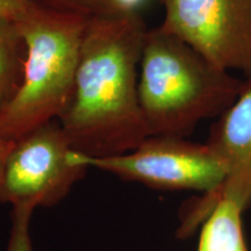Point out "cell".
<instances>
[{
    "label": "cell",
    "instance_id": "obj_13",
    "mask_svg": "<svg viewBox=\"0 0 251 251\" xmlns=\"http://www.w3.org/2000/svg\"><path fill=\"white\" fill-rule=\"evenodd\" d=\"M148 0H114L117 13H140V9L147 5Z\"/></svg>",
    "mask_w": 251,
    "mask_h": 251
},
{
    "label": "cell",
    "instance_id": "obj_11",
    "mask_svg": "<svg viewBox=\"0 0 251 251\" xmlns=\"http://www.w3.org/2000/svg\"><path fill=\"white\" fill-rule=\"evenodd\" d=\"M34 211L24 207L12 208V224L5 251H35L30 236V220Z\"/></svg>",
    "mask_w": 251,
    "mask_h": 251
},
{
    "label": "cell",
    "instance_id": "obj_3",
    "mask_svg": "<svg viewBox=\"0 0 251 251\" xmlns=\"http://www.w3.org/2000/svg\"><path fill=\"white\" fill-rule=\"evenodd\" d=\"M89 19L37 7L19 24L27 43L24 79L0 112V135L9 144L58 120L74 91L84 30Z\"/></svg>",
    "mask_w": 251,
    "mask_h": 251
},
{
    "label": "cell",
    "instance_id": "obj_6",
    "mask_svg": "<svg viewBox=\"0 0 251 251\" xmlns=\"http://www.w3.org/2000/svg\"><path fill=\"white\" fill-rule=\"evenodd\" d=\"M159 27L215 67L251 77V0H161Z\"/></svg>",
    "mask_w": 251,
    "mask_h": 251
},
{
    "label": "cell",
    "instance_id": "obj_5",
    "mask_svg": "<svg viewBox=\"0 0 251 251\" xmlns=\"http://www.w3.org/2000/svg\"><path fill=\"white\" fill-rule=\"evenodd\" d=\"M87 169L75 161L58 120L48 122L12 143L0 175V203L33 211L55 206Z\"/></svg>",
    "mask_w": 251,
    "mask_h": 251
},
{
    "label": "cell",
    "instance_id": "obj_1",
    "mask_svg": "<svg viewBox=\"0 0 251 251\" xmlns=\"http://www.w3.org/2000/svg\"><path fill=\"white\" fill-rule=\"evenodd\" d=\"M147 31L140 13L89 19L71 99L58 119L75 151L122 155L150 137L139 99Z\"/></svg>",
    "mask_w": 251,
    "mask_h": 251
},
{
    "label": "cell",
    "instance_id": "obj_14",
    "mask_svg": "<svg viewBox=\"0 0 251 251\" xmlns=\"http://www.w3.org/2000/svg\"><path fill=\"white\" fill-rule=\"evenodd\" d=\"M12 144H9L8 142L2 139L1 135H0V175H1V170H2V166H4V162L6 156H7V152L9 148H11Z\"/></svg>",
    "mask_w": 251,
    "mask_h": 251
},
{
    "label": "cell",
    "instance_id": "obj_7",
    "mask_svg": "<svg viewBox=\"0 0 251 251\" xmlns=\"http://www.w3.org/2000/svg\"><path fill=\"white\" fill-rule=\"evenodd\" d=\"M208 143L221 157L227 177L215 191L188 205L178 235L187 237L205 222L219 200L227 198L247 211L251 207V77L242 92L213 126Z\"/></svg>",
    "mask_w": 251,
    "mask_h": 251
},
{
    "label": "cell",
    "instance_id": "obj_9",
    "mask_svg": "<svg viewBox=\"0 0 251 251\" xmlns=\"http://www.w3.org/2000/svg\"><path fill=\"white\" fill-rule=\"evenodd\" d=\"M26 59L27 43L20 25L0 17V112L23 83Z\"/></svg>",
    "mask_w": 251,
    "mask_h": 251
},
{
    "label": "cell",
    "instance_id": "obj_8",
    "mask_svg": "<svg viewBox=\"0 0 251 251\" xmlns=\"http://www.w3.org/2000/svg\"><path fill=\"white\" fill-rule=\"evenodd\" d=\"M243 212L233 200H219L202 224L198 251H248L242 228Z\"/></svg>",
    "mask_w": 251,
    "mask_h": 251
},
{
    "label": "cell",
    "instance_id": "obj_10",
    "mask_svg": "<svg viewBox=\"0 0 251 251\" xmlns=\"http://www.w3.org/2000/svg\"><path fill=\"white\" fill-rule=\"evenodd\" d=\"M30 1L50 11L79 15L86 19L119 14L115 9L114 0H30Z\"/></svg>",
    "mask_w": 251,
    "mask_h": 251
},
{
    "label": "cell",
    "instance_id": "obj_12",
    "mask_svg": "<svg viewBox=\"0 0 251 251\" xmlns=\"http://www.w3.org/2000/svg\"><path fill=\"white\" fill-rule=\"evenodd\" d=\"M37 7L30 0H0V17L21 24L28 20Z\"/></svg>",
    "mask_w": 251,
    "mask_h": 251
},
{
    "label": "cell",
    "instance_id": "obj_4",
    "mask_svg": "<svg viewBox=\"0 0 251 251\" xmlns=\"http://www.w3.org/2000/svg\"><path fill=\"white\" fill-rule=\"evenodd\" d=\"M75 161L124 180L158 190H191L209 193L227 177L221 157L208 143H194L178 136H150L122 155L89 157L75 151Z\"/></svg>",
    "mask_w": 251,
    "mask_h": 251
},
{
    "label": "cell",
    "instance_id": "obj_2",
    "mask_svg": "<svg viewBox=\"0 0 251 251\" xmlns=\"http://www.w3.org/2000/svg\"><path fill=\"white\" fill-rule=\"evenodd\" d=\"M244 84L159 26L147 31L139 99L150 136L185 137L202 120L221 117Z\"/></svg>",
    "mask_w": 251,
    "mask_h": 251
}]
</instances>
